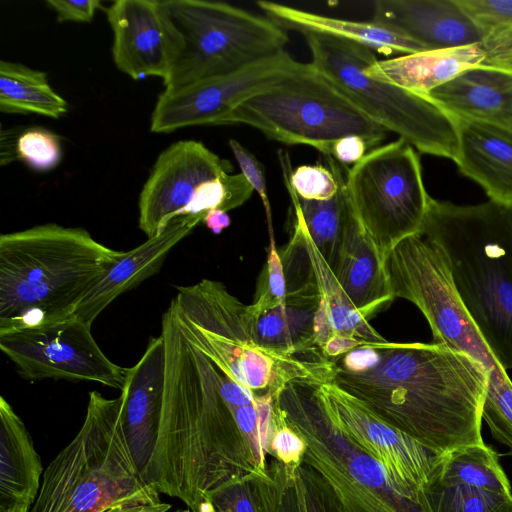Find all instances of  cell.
I'll list each match as a JSON object with an SVG mask.
<instances>
[{
	"mask_svg": "<svg viewBox=\"0 0 512 512\" xmlns=\"http://www.w3.org/2000/svg\"><path fill=\"white\" fill-rule=\"evenodd\" d=\"M325 382L440 454L484 443L482 411L489 373L446 344L362 345L330 360Z\"/></svg>",
	"mask_w": 512,
	"mask_h": 512,
	"instance_id": "cell-1",
	"label": "cell"
},
{
	"mask_svg": "<svg viewBox=\"0 0 512 512\" xmlns=\"http://www.w3.org/2000/svg\"><path fill=\"white\" fill-rule=\"evenodd\" d=\"M165 381L148 483L192 512L211 491L267 474L220 391V370L183 336L170 308L163 314ZM259 396V395H258Z\"/></svg>",
	"mask_w": 512,
	"mask_h": 512,
	"instance_id": "cell-2",
	"label": "cell"
},
{
	"mask_svg": "<svg viewBox=\"0 0 512 512\" xmlns=\"http://www.w3.org/2000/svg\"><path fill=\"white\" fill-rule=\"evenodd\" d=\"M125 251L80 227L37 225L0 236V334L59 322Z\"/></svg>",
	"mask_w": 512,
	"mask_h": 512,
	"instance_id": "cell-3",
	"label": "cell"
},
{
	"mask_svg": "<svg viewBox=\"0 0 512 512\" xmlns=\"http://www.w3.org/2000/svg\"><path fill=\"white\" fill-rule=\"evenodd\" d=\"M442 256L468 315L505 371L512 370V209L430 197L419 233Z\"/></svg>",
	"mask_w": 512,
	"mask_h": 512,
	"instance_id": "cell-4",
	"label": "cell"
},
{
	"mask_svg": "<svg viewBox=\"0 0 512 512\" xmlns=\"http://www.w3.org/2000/svg\"><path fill=\"white\" fill-rule=\"evenodd\" d=\"M139 471L122 424V397L91 391L83 424L50 462L31 512H169Z\"/></svg>",
	"mask_w": 512,
	"mask_h": 512,
	"instance_id": "cell-5",
	"label": "cell"
},
{
	"mask_svg": "<svg viewBox=\"0 0 512 512\" xmlns=\"http://www.w3.org/2000/svg\"><path fill=\"white\" fill-rule=\"evenodd\" d=\"M186 340L221 372L251 391L275 399L294 380L324 382L329 360L323 355L288 356L258 340V313L218 281L203 279L177 287L169 306Z\"/></svg>",
	"mask_w": 512,
	"mask_h": 512,
	"instance_id": "cell-6",
	"label": "cell"
},
{
	"mask_svg": "<svg viewBox=\"0 0 512 512\" xmlns=\"http://www.w3.org/2000/svg\"><path fill=\"white\" fill-rule=\"evenodd\" d=\"M171 45L165 90L227 75L285 50V29L267 17L205 0H159Z\"/></svg>",
	"mask_w": 512,
	"mask_h": 512,
	"instance_id": "cell-7",
	"label": "cell"
},
{
	"mask_svg": "<svg viewBox=\"0 0 512 512\" xmlns=\"http://www.w3.org/2000/svg\"><path fill=\"white\" fill-rule=\"evenodd\" d=\"M239 123L287 145L311 146L324 156L337 140L350 135L364 139L372 150L388 132L311 63H300L243 100L220 125Z\"/></svg>",
	"mask_w": 512,
	"mask_h": 512,
	"instance_id": "cell-8",
	"label": "cell"
},
{
	"mask_svg": "<svg viewBox=\"0 0 512 512\" xmlns=\"http://www.w3.org/2000/svg\"><path fill=\"white\" fill-rule=\"evenodd\" d=\"M277 401L285 423L305 442L303 461L328 483L339 512H433L425 492L397 487L378 461L332 425L315 381L288 383Z\"/></svg>",
	"mask_w": 512,
	"mask_h": 512,
	"instance_id": "cell-9",
	"label": "cell"
},
{
	"mask_svg": "<svg viewBox=\"0 0 512 512\" xmlns=\"http://www.w3.org/2000/svg\"><path fill=\"white\" fill-rule=\"evenodd\" d=\"M311 64L388 132L417 151L455 160L458 136L453 117L425 96L368 77L377 60L368 46L319 33H303Z\"/></svg>",
	"mask_w": 512,
	"mask_h": 512,
	"instance_id": "cell-10",
	"label": "cell"
},
{
	"mask_svg": "<svg viewBox=\"0 0 512 512\" xmlns=\"http://www.w3.org/2000/svg\"><path fill=\"white\" fill-rule=\"evenodd\" d=\"M394 298L422 312L434 342L460 350L489 373L483 414L512 408V382L461 303L440 253L422 236L398 243L384 262Z\"/></svg>",
	"mask_w": 512,
	"mask_h": 512,
	"instance_id": "cell-11",
	"label": "cell"
},
{
	"mask_svg": "<svg viewBox=\"0 0 512 512\" xmlns=\"http://www.w3.org/2000/svg\"><path fill=\"white\" fill-rule=\"evenodd\" d=\"M345 179L355 215L383 263L398 243L419 235L430 196L419 154L406 140L370 150L346 167Z\"/></svg>",
	"mask_w": 512,
	"mask_h": 512,
	"instance_id": "cell-12",
	"label": "cell"
},
{
	"mask_svg": "<svg viewBox=\"0 0 512 512\" xmlns=\"http://www.w3.org/2000/svg\"><path fill=\"white\" fill-rule=\"evenodd\" d=\"M232 165L195 140H180L157 157L139 197V228L152 238L175 218L204 220L234 195Z\"/></svg>",
	"mask_w": 512,
	"mask_h": 512,
	"instance_id": "cell-13",
	"label": "cell"
},
{
	"mask_svg": "<svg viewBox=\"0 0 512 512\" xmlns=\"http://www.w3.org/2000/svg\"><path fill=\"white\" fill-rule=\"evenodd\" d=\"M0 349L16 365L19 375L29 381H87L120 391L125 383L126 368L104 354L91 326L75 316L1 333Z\"/></svg>",
	"mask_w": 512,
	"mask_h": 512,
	"instance_id": "cell-14",
	"label": "cell"
},
{
	"mask_svg": "<svg viewBox=\"0 0 512 512\" xmlns=\"http://www.w3.org/2000/svg\"><path fill=\"white\" fill-rule=\"evenodd\" d=\"M318 400L332 425L378 461L390 480L409 493L425 492L444 454L390 426L331 382H315Z\"/></svg>",
	"mask_w": 512,
	"mask_h": 512,
	"instance_id": "cell-15",
	"label": "cell"
},
{
	"mask_svg": "<svg viewBox=\"0 0 512 512\" xmlns=\"http://www.w3.org/2000/svg\"><path fill=\"white\" fill-rule=\"evenodd\" d=\"M300 63L284 51L231 74L164 90L152 111L150 130L170 133L189 126L220 125L243 100L269 87Z\"/></svg>",
	"mask_w": 512,
	"mask_h": 512,
	"instance_id": "cell-16",
	"label": "cell"
},
{
	"mask_svg": "<svg viewBox=\"0 0 512 512\" xmlns=\"http://www.w3.org/2000/svg\"><path fill=\"white\" fill-rule=\"evenodd\" d=\"M113 32L116 67L134 80L166 78L171 45L159 0H117L104 9Z\"/></svg>",
	"mask_w": 512,
	"mask_h": 512,
	"instance_id": "cell-17",
	"label": "cell"
},
{
	"mask_svg": "<svg viewBox=\"0 0 512 512\" xmlns=\"http://www.w3.org/2000/svg\"><path fill=\"white\" fill-rule=\"evenodd\" d=\"M164 381L165 343L160 334L150 339L140 360L126 368L125 383L120 394L126 440L146 481L160 427Z\"/></svg>",
	"mask_w": 512,
	"mask_h": 512,
	"instance_id": "cell-18",
	"label": "cell"
},
{
	"mask_svg": "<svg viewBox=\"0 0 512 512\" xmlns=\"http://www.w3.org/2000/svg\"><path fill=\"white\" fill-rule=\"evenodd\" d=\"M373 23L425 50L481 44V34L457 0H377Z\"/></svg>",
	"mask_w": 512,
	"mask_h": 512,
	"instance_id": "cell-19",
	"label": "cell"
},
{
	"mask_svg": "<svg viewBox=\"0 0 512 512\" xmlns=\"http://www.w3.org/2000/svg\"><path fill=\"white\" fill-rule=\"evenodd\" d=\"M451 116L458 136L454 162L459 172L477 183L489 201L512 209V130Z\"/></svg>",
	"mask_w": 512,
	"mask_h": 512,
	"instance_id": "cell-20",
	"label": "cell"
},
{
	"mask_svg": "<svg viewBox=\"0 0 512 512\" xmlns=\"http://www.w3.org/2000/svg\"><path fill=\"white\" fill-rule=\"evenodd\" d=\"M200 222L194 216L175 218L161 233L125 252L83 299L74 316L91 326L119 295L158 272L170 250Z\"/></svg>",
	"mask_w": 512,
	"mask_h": 512,
	"instance_id": "cell-21",
	"label": "cell"
},
{
	"mask_svg": "<svg viewBox=\"0 0 512 512\" xmlns=\"http://www.w3.org/2000/svg\"><path fill=\"white\" fill-rule=\"evenodd\" d=\"M426 97L453 116L512 130V70L480 64Z\"/></svg>",
	"mask_w": 512,
	"mask_h": 512,
	"instance_id": "cell-22",
	"label": "cell"
},
{
	"mask_svg": "<svg viewBox=\"0 0 512 512\" xmlns=\"http://www.w3.org/2000/svg\"><path fill=\"white\" fill-rule=\"evenodd\" d=\"M332 272L346 296L367 320L395 299L384 263L359 223L351 202Z\"/></svg>",
	"mask_w": 512,
	"mask_h": 512,
	"instance_id": "cell-23",
	"label": "cell"
},
{
	"mask_svg": "<svg viewBox=\"0 0 512 512\" xmlns=\"http://www.w3.org/2000/svg\"><path fill=\"white\" fill-rule=\"evenodd\" d=\"M42 464L22 419L0 397V512H31Z\"/></svg>",
	"mask_w": 512,
	"mask_h": 512,
	"instance_id": "cell-24",
	"label": "cell"
},
{
	"mask_svg": "<svg viewBox=\"0 0 512 512\" xmlns=\"http://www.w3.org/2000/svg\"><path fill=\"white\" fill-rule=\"evenodd\" d=\"M485 58L481 45L473 44L376 60L364 72L370 78L426 97L466 69L482 64Z\"/></svg>",
	"mask_w": 512,
	"mask_h": 512,
	"instance_id": "cell-25",
	"label": "cell"
},
{
	"mask_svg": "<svg viewBox=\"0 0 512 512\" xmlns=\"http://www.w3.org/2000/svg\"><path fill=\"white\" fill-rule=\"evenodd\" d=\"M256 489L260 512H339L328 483L304 461L285 464L271 457Z\"/></svg>",
	"mask_w": 512,
	"mask_h": 512,
	"instance_id": "cell-26",
	"label": "cell"
},
{
	"mask_svg": "<svg viewBox=\"0 0 512 512\" xmlns=\"http://www.w3.org/2000/svg\"><path fill=\"white\" fill-rule=\"evenodd\" d=\"M259 8L283 29L300 33H319L347 39L384 54H412L425 49L416 42L370 22L334 18L297 9L285 4L260 0Z\"/></svg>",
	"mask_w": 512,
	"mask_h": 512,
	"instance_id": "cell-27",
	"label": "cell"
},
{
	"mask_svg": "<svg viewBox=\"0 0 512 512\" xmlns=\"http://www.w3.org/2000/svg\"><path fill=\"white\" fill-rule=\"evenodd\" d=\"M319 297L287 298L284 303L258 315L259 343L288 356L323 355L316 343Z\"/></svg>",
	"mask_w": 512,
	"mask_h": 512,
	"instance_id": "cell-28",
	"label": "cell"
},
{
	"mask_svg": "<svg viewBox=\"0 0 512 512\" xmlns=\"http://www.w3.org/2000/svg\"><path fill=\"white\" fill-rule=\"evenodd\" d=\"M329 169L336 176L339 188L328 200L310 201L299 198L292 187L285 186L303 216L311 240L333 271L342 245L350 200L346 188V167L330 156H324Z\"/></svg>",
	"mask_w": 512,
	"mask_h": 512,
	"instance_id": "cell-29",
	"label": "cell"
},
{
	"mask_svg": "<svg viewBox=\"0 0 512 512\" xmlns=\"http://www.w3.org/2000/svg\"><path fill=\"white\" fill-rule=\"evenodd\" d=\"M0 111L58 119L67 113L68 103L50 86L45 72L1 60Z\"/></svg>",
	"mask_w": 512,
	"mask_h": 512,
	"instance_id": "cell-30",
	"label": "cell"
},
{
	"mask_svg": "<svg viewBox=\"0 0 512 512\" xmlns=\"http://www.w3.org/2000/svg\"><path fill=\"white\" fill-rule=\"evenodd\" d=\"M432 481L512 495L499 454L485 443L462 446L445 453Z\"/></svg>",
	"mask_w": 512,
	"mask_h": 512,
	"instance_id": "cell-31",
	"label": "cell"
},
{
	"mask_svg": "<svg viewBox=\"0 0 512 512\" xmlns=\"http://www.w3.org/2000/svg\"><path fill=\"white\" fill-rule=\"evenodd\" d=\"M481 34L482 64L512 70V0H457Z\"/></svg>",
	"mask_w": 512,
	"mask_h": 512,
	"instance_id": "cell-32",
	"label": "cell"
},
{
	"mask_svg": "<svg viewBox=\"0 0 512 512\" xmlns=\"http://www.w3.org/2000/svg\"><path fill=\"white\" fill-rule=\"evenodd\" d=\"M425 493L433 512H512V495L437 481Z\"/></svg>",
	"mask_w": 512,
	"mask_h": 512,
	"instance_id": "cell-33",
	"label": "cell"
},
{
	"mask_svg": "<svg viewBox=\"0 0 512 512\" xmlns=\"http://www.w3.org/2000/svg\"><path fill=\"white\" fill-rule=\"evenodd\" d=\"M278 159L283 179L304 200L323 201L332 198L338 191L339 183L333 172L321 165H301L292 170L288 152L278 150Z\"/></svg>",
	"mask_w": 512,
	"mask_h": 512,
	"instance_id": "cell-34",
	"label": "cell"
},
{
	"mask_svg": "<svg viewBox=\"0 0 512 512\" xmlns=\"http://www.w3.org/2000/svg\"><path fill=\"white\" fill-rule=\"evenodd\" d=\"M61 142L55 133L42 127L20 132L16 143V156L36 171H48L61 159Z\"/></svg>",
	"mask_w": 512,
	"mask_h": 512,
	"instance_id": "cell-35",
	"label": "cell"
},
{
	"mask_svg": "<svg viewBox=\"0 0 512 512\" xmlns=\"http://www.w3.org/2000/svg\"><path fill=\"white\" fill-rule=\"evenodd\" d=\"M271 235L267 261L260 275L255 301L258 315L270 310L286 300V279L280 255L275 247L273 235Z\"/></svg>",
	"mask_w": 512,
	"mask_h": 512,
	"instance_id": "cell-36",
	"label": "cell"
},
{
	"mask_svg": "<svg viewBox=\"0 0 512 512\" xmlns=\"http://www.w3.org/2000/svg\"><path fill=\"white\" fill-rule=\"evenodd\" d=\"M256 478L227 483L208 493L204 501L227 512H260Z\"/></svg>",
	"mask_w": 512,
	"mask_h": 512,
	"instance_id": "cell-37",
	"label": "cell"
},
{
	"mask_svg": "<svg viewBox=\"0 0 512 512\" xmlns=\"http://www.w3.org/2000/svg\"><path fill=\"white\" fill-rule=\"evenodd\" d=\"M229 147L237 160L239 167L241 169V173L245 176L254 190L259 194L263 205L265 207L269 227L270 234L271 230V213H270V203L266 188V180L263 165L258 161V159L249 152L245 147H243L237 140L230 139Z\"/></svg>",
	"mask_w": 512,
	"mask_h": 512,
	"instance_id": "cell-38",
	"label": "cell"
},
{
	"mask_svg": "<svg viewBox=\"0 0 512 512\" xmlns=\"http://www.w3.org/2000/svg\"><path fill=\"white\" fill-rule=\"evenodd\" d=\"M271 449L272 457L285 464H299L303 462L306 451L305 442L285 423L282 413L281 421L276 427L271 442Z\"/></svg>",
	"mask_w": 512,
	"mask_h": 512,
	"instance_id": "cell-39",
	"label": "cell"
},
{
	"mask_svg": "<svg viewBox=\"0 0 512 512\" xmlns=\"http://www.w3.org/2000/svg\"><path fill=\"white\" fill-rule=\"evenodd\" d=\"M46 4L56 13L59 23L91 22L95 12L103 8L99 0H47Z\"/></svg>",
	"mask_w": 512,
	"mask_h": 512,
	"instance_id": "cell-40",
	"label": "cell"
},
{
	"mask_svg": "<svg viewBox=\"0 0 512 512\" xmlns=\"http://www.w3.org/2000/svg\"><path fill=\"white\" fill-rule=\"evenodd\" d=\"M368 147L364 139L350 135L337 140L331 148L330 157L347 166L358 163L367 153Z\"/></svg>",
	"mask_w": 512,
	"mask_h": 512,
	"instance_id": "cell-41",
	"label": "cell"
},
{
	"mask_svg": "<svg viewBox=\"0 0 512 512\" xmlns=\"http://www.w3.org/2000/svg\"><path fill=\"white\" fill-rule=\"evenodd\" d=\"M7 135L1 131V166H4L17 159L16 143L21 131L16 129L5 130Z\"/></svg>",
	"mask_w": 512,
	"mask_h": 512,
	"instance_id": "cell-42",
	"label": "cell"
},
{
	"mask_svg": "<svg viewBox=\"0 0 512 512\" xmlns=\"http://www.w3.org/2000/svg\"><path fill=\"white\" fill-rule=\"evenodd\" d=\"M203 222L214 234H219L230 225L231 220L226 211L213 209L205 215Z\"/></svg>",
	"mask_w": 512,
	"mask_h": 512,
	"instance_id": "cell-43",
	"label": "cell"
},
{
	"mask_svg": "<svg viewBox=\"0 0 512 512\" xmlns=\"http://www.w3.org/2000/svg\"><path fill=\"white\" fill-rule=\"evenodd\" d=\"M175 512H191V510H190V509H186V510H177V511H175Z\"/></svg>",
	"mask_w": 512,
	"mask_h": 512,
	"instance_id": "cell-44",
	"label": "cell"
}]
</instances>
